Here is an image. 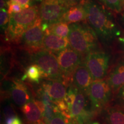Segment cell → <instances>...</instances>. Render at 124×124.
I'll use <instances>...</instances> for the list:
<instances>
[{
    "instance_id": "1",
    "label": "cell",
    "mask_w": 124,
    "mask_h": 124,
    "mask_svg": "<svg viewBox=\"0 0 124 124\" xmlns=\"http://www.w3.org/2000/svg\"><path fill=\"white\" fill-rule=\"evenodd\" d=\"M87 21L102 44L110 46L121 36L122 32L114 15L97 0H87L83 4Z\"/></svg>"
},
{
    "instance_id": "2",
    "label": "cell",
    "mask_w": 124,
    "mask_h": 124,
    "mask_svg": "<svg viewBox=\"0 0 124 124\" xmlns=\"http://www.w3.org/2000/svg\"><path fill=\"white\" fill-rule=\"evenodd\" d=\"M39 17V7L36 5L10 15L8 27L3 36L6 44L17 46L23 34Z\"/></svg>"
},
{
    "instance_id": "3",
    "label": "cell",
    "mask_w": 124,
    "mask_h": 124,
    "mask_svg": "<svg viewBox=\"0 0 124 124\" xmlns=\"http://www.w3.org/2000/svg\"><path fill=\"white\" fill-rule=\"evenodd\" d=\"M69 28L67 38L70 46L82 55L100 49V40L87 21L71 24Z\"/></svg>"
},
{
    "instance_id": "4",
    "label": "cell",
    "mask_w": 124,
    "mask_h": 124,
    "mask_svg": "<svg viewBox=\"0 0 124 124\" xmlns=\"http://www.w3.org/2000/svg\"><path fill=\"white\" fill-rule=\"evenodd\" d=\"M30 60L32 64L38 65L41 69L44 79L56 80L63 82V77L58 58L53 52L44 49L30 54Z\"/></svg>"
},
{
    "instance_id": "5",
    "label": "cell",
    "mask_w": 124,
    "mask_h": 124,
    "mask_svg": "<svg viewBox=\"0 0 124 124\" xmlns=\"http://www.w3.org/2000/svg\"><path fill=\"white\" fill-rule=\"evenodd\" d=\"M39 7L44 32L51 25L61 21L63 16L70 8L61 0H42Z\"/></svg>"
},
{
    "instance_id": "6",
    "label": "cell",
    "mask_w": 124,
    "mask_h": 124,
    "mask_svg": "<svg viewBox=\"0 0 124 124\" xmlns=\"http://www.w3.org/2000/svg\"><path fill=\"white\" fill-rule=\"evenodd\" d=\"M57 58L63 77V82L69 87L72 83L74 71L84 63L85 57L69 46L57 54Z\"/></svg>"
},
{
    "instance_id": "7",
    "label": "cell",
    "mask_w": 124,
    "mask_h": 124,
    "mask_svg": "<svg viewBox=\"0 0 124 124\" xmlns=\"http://www.w3.org/2000/svg\"><path fill=\"white\" fill-rule=\"evenodd\" d=\"M110 55L105 51L97 49L86 54L84 63L94 80L103 79L108 74Z\"/></svg>"
},
{
    "instance_id": "8",
    "label": "cell",
    "mask_w": 124,
    "mask_h": 124,
    "mask_svg": "<svg viewBox=\"0 0 124 124\" xmlns=\"http://www.w3.org/2000/svg\"><path fill=\"white\" fill-rule=\"evenodd\" d=\"M44 32L41 27V21L39 17L35 24L23 34L17 46L29 54L42 50L44 49Z\"/></svg>"
},
{
    "instance_id": "9",
    "label": "cell",
    "mask_w": 124,
    "mask_h": 124,
    "mask_svg": "<svg viewBox=\"0 0 124 124\" xmlns=\"http://www.w3.org/2000/svg\"><path fill=\"white\" fill-rule=\"evenodd\" d=\"M112 93V90L106 79L94 80L87 95L93 112L95 113L101 110L106 106L111 100Z\"/></svg>"
},
{
    "instance_id": "10",
    "label": "cell",
    "mask_w": 124,
    "mask_h": 124,
    "mask_svg": "<svg viewBox=\"0 0 124 124\" xmlns=\"http://www.w3.org/2000/svg\"><path fill=\"white\" fill-rule=\"evenodd\" d=\"M6 89L12 101L18 106L23 105L35 100L32 87L28 83L17 78L7 80Z\"/></svg>"
},
{
    "instance_id": "11",
    "label": "cell",
    "mask_w": 124,
    "mask_h": 124,
    "mask_svg": "<svg viewBox=\"0 0 124 124\" xmlns=\"http://www.w3.org/2000/svg\"><path fill=\"white\" fill-rule=\"evenodd\" d=\"M93 81L92 75L84 63L78 67L72 75V84L78 90L87 95Z\"/></svg>"
},
{
    "instance_id": "12",
    "label": "cell",
    "mask_w": 124,
    "mask_h": 124,
    "mask_svg": "<svg viewBox=\"0 0 124 124\" xmlns=\"http://www.w3.org/2000/svg\"><path fill=\"white\" fill-rule=\"evenodd\" d=\"M41 87L48 94L54 103L63 100L67 92L68 87L60 80L45 79L42 82Z\"/></svg>"
},
{
    "instance_id": "13",
    "label": "cell",
    "mask_w": 124,
    "mask_h": 124,
    "mask_svg": "<svg viewBox=\"0 0 124 124\" xmlns=\"http://www.w3.org/2000/svg\"><path fill=\"white\" fill-rule=\"evenodd\" d=\"M106 80L114 94L124 85V60L119 61L113 67Z\"/></svg>"
},
{
    "instance_id": "14",
    "label": "cell",
    "mask_w": 124,
    "mask_h": 124,
    "mask_svg": "<svg viewBox=\"0 0 124 124\" xmlns=\"http://www.w3.org/2000/svg\"><path fill=\"white\" fill-rule=\"evenodd\" d=\"M44 49L58 54L70 46L68 38H62L54 33H45Z\"/></svg>"
},
{
    "instance_id": "15",
    "label": "cell",
    "mask_w": 124,
    "mask_h": 124,
    "mask_svg": "<svg viewBox=\"0 0 124 124\" xmlns=\"http://www.w3.org/2000/svg\"><path fill=\"white\" fill-rule=\"evenodd\" d=\"M87 15L83 4H78L70 8L61 21H64L69 24L87 21Z\"/></svg>"
},
{
    "instance_id": "16",
    "label": "cell",
    "mask_w": 124,
    "mask_h": 124,
    "mask_svg": "<svg viewBox=\"0 0 124 124\" xmlns=\"http://www.w3.org/2000/svg\"><path fill=\"white\" fill-rule=\"evenodd\" d=\"M10 45L1 46V78H5L14 65V54L10 46Z\"/></svg>"
},
{
    "instance_id": "17",
    "label": "cell",
    "mask_w": 124,
    "mask_h": 124,
    "mask_svg": "<svg viewBox=\"0 0 124 124\" xmlns=\"http://www.w3.org/2000/svg\"><path fill=\"white\" fill-rule=\"evenodd\" d=\"M34 100L21 107V110L25 117L27 124H35L43 121L42 113Z\"/></svg>"
},
{
    "instance_id": "18",
    "label": "cell",
    "mask_w": 124,
    "mask_h": 124,
    "mask_svg": "<svg viewBox=\"0 0 124 124\" xmlns=\"http://www.w3.org/2000/svg\"><path fill=\"white\" fill-rule=\"evenodd\" d=\"M104 115L107 124H124V108L121 105L106 108Z\"/></svg>"
},
{
    "instance_id": "19",
    "label": "cell",
    "mask_w": 124,
    "mask_h": 124,
    "mask_svg": "<svg viewBox=\"0 0 124 124\" xmlns=\"http://www.w3.org/2000/svg\"><path fill=\"white\" fill-rule=\"evenodd\" d=\"M44 78L43 72L38 65L32 64L25 69V74L23 75L21 80H24L28 79L29 81L33 83H39L41 79Z\"/></svg>"
},
{
    "instance_id": "20",
    "label": "cell",
    "mask_w": 124,
    "mask_h": 124,
    "mask_svg": "<svg viewBox=\"0 0 124 124\" xmlns=\"http://www.w3.org/2000/svg\"><path fill=\"white\" fill-rule=\"evenodd\" d=\"M69 25L64 21H60L49 27L44 33H54L62 38H67L70 32Z\"/></svg>"
},
{
    "instance_id": "21",
    "label": "cell",
    "mask_w": 124,
    "mask_h": 124,
    "mask_svg": "<svg viewBox=\"0 0 124 124\" xmlns=\"http://www.w3.org/2000/svg\"><path fill=\"white\" fill-rule=\"evenodd\" d=\"M105 7L116 13H121L124 8L123 0H98Z\"/></svg>"
},
{
    "instance_id": "22",
    "label": "cell",
    "mask_w": 124,
    "mask_h": 124,
    "mask_svg": "<svg viewBox=\"0 0 124 124\" xmlns=\"http://www.w3.org/2000/svg\"><path fill=\"white\" fill-rule=\"evenodd\" d=\"M10 15H9L8 9L6 8L1 9L0 11V23H1V32L4 36L6 31L8 27Z\"/></svg>"
},
{
    "instance_id": "23",
    "label": "cell",
    "mask_w": 124,
    "mask_h": 124,
    "mask_svg": "<svg viewBox=\"0 0 124 124\" xmlns=\"http://www.w3.org/2000/svg\"><path fill=\"white\" fill-rule=\"evenodd\" d=\"M70 120L65 117L61 113H58L52 117L48 124H69Z\"/></svg>"
},
{
    "instance_id": "24",
    "label": "cell",
    "mask_w": 124,
    "mask_h": 124,
    "mask_svg": "<svg viewBox=\"0 0 124 124\" xmlns=\"http://www.w3.org/2000/svg\"><path fill=\"white\" fill-rule=\"evenodd\" d=\"M24 9V8L21 5L10 1L8 8V12L9 15H10L13 13H16L21 12Z\"/></svg>"
},
{
    "instance_id": "25",
    "label": "cell",
    "mask_w": 124,
    "mask_h": 124,
    "mask_svg": "<svg viewBox=\"0 0 124 124\" xmlns=\"http://www.w3.org/2000/svg\"><path fill=\"white\" fill-rule=\"evenodd\" d=\"M5 124H23L21 119L16 114L5 117Z\"/></svg>"
},
{
    "instance_id": "26",
    "label": "cell",
    "mask_w": 124,
    "mask_h": 124,
    "mask_svg": "<svg viewBox=\"0 0 124 124\" xmlns=\"http://www.w3.org/2000/svg\"><path fill=\"white\" fill-rule=\"evenodd\" d=\"M115 98L121 106L124 105V85H123L115 94Z\"/></svg>"
},
{
    "instance_id": "27",
    "label": "cell",
    "mask_w": 124,
    "mask_h": 124,
    "mask_svg": "<svg viewBox=\"0 0 124 124\" xmlns=\"http://www.w3.org/2000/svg\"><path fill=\"white\" fill-rule=\"evenodd\" d=\"M10 2H15L22 5L24 9L31 7V4L32 3L33 0H10Z\"/></svg>"
},
{
    "instance_id": "28",
    "label": "cell",
    "mask_w": 124,
    "mask_h": 124,
    "mask_svg": "<svg viewBox=\"0 0 124 124\" xmlns=\"http://www.w3.org/2000/svg\"><path fill=\"white\" fill-rule=\"evenodd\" d=\"M70 7L78 4H84L87 0H61Z\"/></svg>"
},
{
    "instance_id": "29",
    "label": "cell",
    "mask_w": 124,
    "mask_h": 124,
    "mask_svg": "<svg viewBox=\"0 0 124 124\" xmlns=\"http://www.w3.org/2000/svg\"><path fill=\"white\" fill-rule=\"evenodd\" d=\"M118 44L119 51H120L121 55L122 56L124 60V35L120 36L117 39Z\"/></svg>"
},
{
    "instance_id": "30",
    "label": "cell",
    "mask_w": 124,
    "mask_h": 124,
    "mask_svg": "<svg viewBox=\"0 0 124 124\" xmlns=\"http://www.w3.org/2000/svg\"><path fill=\"white\" fill-rule=\"evenodd\" d=\"M10 0H0V7L1 9L6 8L8 9Z\"/></svg>"
},
{
    "instance_id": "31",
    "label": "cell",
    "mask_w": 124,
    "mask_h": 124,
    "mask_svg": "<svg viewBox=\"0 0 124 124\" xmlns=\"http://www.w3.org/2000/svg\"><path fill=\"white\" fill-rule=\"evenodd\" d=\"M120 21L121 24L123 26L124 28V12L120 13Z\"/></svg>"
},
{
    "instance_id": "32",
    "label": "cell",
    "mask_w": 124,
    "mask_h": 124,
    "mask_svg": "<svg viewBox=\"0 0 124 124\" xmlns=\"http://www.w3.org/2000/svg\"><path fill=\"white\" fill-rule=\"evenodd\" d=\"M87 124H101L98 121H90Z\"/></svg>"
},
{
    "instance_id": "33",
    "label": "cell",
    "mask_w": 124,
    "mask_h": 124,
    "mask_svg": "<svg viewBox=\"0 0 124 124\" xmlns=\"http://www.w3.org/2000/svg\"><path fill=\"white\" fill-rule=\"evenodd\" d=\"M46 124L45 122L43 121H41L37 122V123H35V124Z\"/></svg>"
},
{
    "instance_id": "34",
    "label": "cell",
    "mask_w": 124,
    "mask_h": 124,
    "mask_svg": "<svg viewBox=\"0 0 124 124\" xmlns=\"http://www.w3.org/2000/svg\"><path fill=\"white\" fill-rule=\"evenodd\" d=\"M123 106V107H124V106Z\"/></svg>"
},
{
    "instance_id": "35",
    "label": "cell",
    "mask_w": 124,
    "mask_h": 124,
    "mask_svg": "<svg viewBox=\"0 0 124 124\" xmlns=\"http://www.w3.org/2000/svg\"><path fill=\"white\" fill-rule=\"evenodd\" d=\"M123 1H124V0H123Z\"/></svg>"
}]
</instances>
